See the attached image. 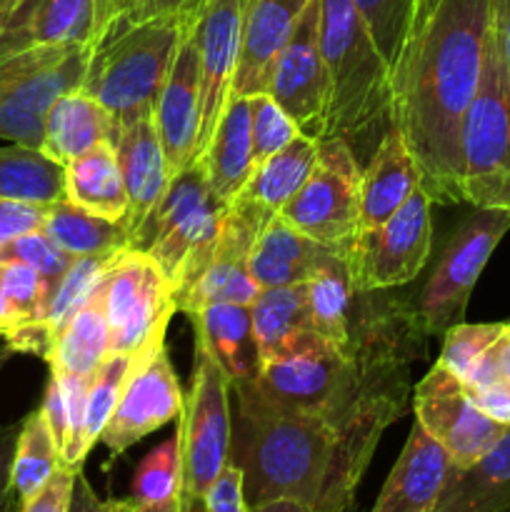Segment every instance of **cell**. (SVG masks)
Returning a JSON list of instances; mask_svg holds the SVG:
<instances>
[{"mask_svg": "<svg viewBox=\"0 0 510 512\" xmlns=\"http://www.w3.org/2000/svg\"><path fill=\"white\" fill-rule=\"evenodd\" d=\"M265 93L290 115L298 130L325 140L328 130V75L320 53V0H313L275 60Z\"/></svg>", "mask_w": 510, "mask_h": 512, "instance_id": "e0dca14e", "label": "cell"}, {"mask_svg": "<svg viewBox=\"0 0 510 512\" xmlns=\"http://www.w3.org/2000/svg\"><path fill=\"white\" fill-rule=\"evenodd\" d=\"M205 512H248L243 493V470L230 460L203 498Z\"/></svg>", "mask_w": 510, "mask_h": 512, "instance_id": "f6af8a7d", "label": "cell"}, {"mask_svg": "<svg viewBox=\"0 0 510 512\" xmlns=\"http://www.w3.org/2000/svg\"><path fill=\"white\" fill-rule=\"evenodd\" d=\"M313 0H245L243 43L233 95L265 93L275 60Z\"/></svg>", "mask_w": 510, "mask_h": 512, "instance_id": "ffe728a7", "label": "cell"}, {"mask_svg": "<svg viewBox=\"0 0 510 512\" xmlns=\"http://www.w3.org/2000/svg\"><path fill=\"white\" fill-rule=\"evenodd\" d=\"M490 23L510 78V0H490Z\"/></svg>", "mask_w": 510, "mask_h": 512, "instance_id": "db71d44e", "label": "cell"}, {"mask_svg": "<svg viewBox=\"0 0 510 512\" xmlns=\"http://www.w3.org/2000/svg\"><path fill=\"white\" fill-rule=\"evenodd\" d=\"M200 113H203L200 60L198 50H195L190 18H185L175 60L170 65L163 90H160L158 105H155V125H158L160 143H163L168 178H175L188 165L195 163Z\"/></svg>", "mask_w": 510, "mask_h": 512, "instance_id": "d6986e66", "label": "cell"}, {"mask_svg": "<svg viewBox=\"0 0 510 512\" xmlns=\"http://www.w3.org/2000/svg\"><path fill=\"white\" fill-rule=\"evenodd\" d=\"M430 245V198L418 188L383 225L358 233L348 255L353 290L370 293L410 283L428 263Z\"/></svg>", "mask_w": 510, "mask_h": 512, "instance_id": "4fadbf2b", "label": "cell"}, {"mask_svg": "<svg viewBox=\"0 0 510 512\" xmlns=\"http://www.w3.org/2000/svg\"><path fill=\"white\" fill-rule=\"evenodd\" d=\"M118 255L120 250L110 255H85V258L70 260L63 278L55 283L53 295H50L48 313H45L43 320V333L45 338H48L50 350H53L58 333L68 325V320L78 313L80 305H83L85 300L98 290V285L108 278L110 268H113Z\"/></svg>", "mask_w": 510, "mask_h": 512, "instance_id": "8d00e7d4", "label": "cell"}, {"mask_svg": "<svg viewBox=\"0 0 510 512\" xmlns=\"http://www.w3.org/2000/svg\"><path fill=\"white\" fill-rule=\"evenodd\" d=\"M320 53L328 75V130L353 148L383 138L393 110V78L353 0H320Z\"/></svg>", "mask_w": 510, "mask_h": 512, "instance_id": "3957f363", "label": "cell"}, {"mask_svg": "<svg viewBox=\"0 0 510 512\" xmlns=\"http://www.w3.org/2000/svg\"><path fill=\"white\" fill-rule=\"evenodd\" d=\"M185 512H205V505H203V500H200V503H195V505H190L188 510Z\"/></svg>", "mask_w": 510, "mask_h": 512, "instance_id": "be15d7a7", "label": "cell"}, {"mask_svg": "<svg viewBox=\"0 0 510 512\" xmlns=\"http://www.w3.org/2000/svg\"><path fill=\"white\" fill-rule=\"evenodd\" d=\"M440 5H443V0H413V13H410V25H408V35H405V40H408L410 35L420 33Z\"/></svg>", "mask_w": 510, "mask_h": 512, "instance_id": "11a10c76", "label": "cell"}, {"mask_svg": "<svg viewBox=\"0 0 510 512\" xmlns=\"http://www.w3.org/2000/svg\"><path fill=\"white\" fill-rule=\"evenodd\" d=\"M3 250V255L8 260H20V263L30 265V268L38 270L43 278H48L50 283H58L63 278V273L70 265V255L63 253L43 230H33V233H25L20 238H15L13 243H8Z\"/></svg>", "mask_w": 510, "mask_h": 512, "instance_id": "7bdbcfd3", "label": "cell"}, {"mask_svg": "<svg viewBox=\"0 0 510 512\" xmlns=\"http://www.w3.org/2000/svg\"><path fill=\"white\" fill-rule=\"evenodd\" d=\"M185 395L180 390L178 375L163 348L148 360H135L118 405L103 430V443L113 455H123L145 435L155 433L170 420L180 418Z\"/></svg>", "mask_w": 510, "mask_h": 512, "instance_id": "ac0fdd59", "label": "cell"}, {"mask_svg": "<svg viewBox=\"0 0 510 512\" xmlns=\"http://www.w3.org/2000/svg\"><path fill=\"white\" fill-rule=\"evenodd\" d=\"M105 140L108 143L115 140V120L98 100L78 88L65 93L50 108L40 153L65 168L70 160L88 153L90 148Z\"/></svg>", "mask_w": 510, "mask_h": 512, "instance_id": "83f0119b", "label": "cell"}, {"mask_svg": "<svg viewBox=\"0 0 510 512\" xmlns=\"http://www.w3.org/2000/svg\"><path fill=\"white\" fill-rule=\"evenodd\" d=\"M298 135V125L268 93L250 95V138H253L255 165L283 150Z\"/></svg>", "mask_w": 510, "mask_h": 512, "instance_id": "b9f144b4", "label": "cell"}, {"mask_svg": "<svg viewBox=\"0 0 510 512\" xmlns=\"http://www.w3.org/2000/svg\"><path fill=\"white\" fill-rule=\"evenodd\" d=\"M113 148L118 153L120 173L128 190V215L123 220V228L128 230L130 238L133 230L158 205L170 183L163 143L155 125V110L138 115L128 123H120L115 128Z\"/></svg>", "mask_w": 510, "mask_h": 512, "instance_id": "44dd1931", "label": "cell"}, {"mask_svg": "<svg viewBox=\"0 0 510 512\" xmlns=\"http://www.w3.org/2000/svg\"><path fill=\"white\" fill-rule=\"evenodd\" d=\"M433 512H510V428L468 468L450 463Z\"/></svg>", "mask_w": 510, "mask_h": 512, "instance_id": "4316f807", "label": "cell"}, {"mask_svg": "<svg viewBox=\"0 0 510 512\" xmlns=\"http://www.w3.org/2000/svg\"><path fill=\"white\" fill-rule=\"evenodd\" d=\"M350 385V363L340 348L310 333L293 350L265 360L253 383H240L278 413L318 415L333 425Z\"/></svg>", "mask_w": 510, "mask_h": 512, "instance_id": "7c38bea8", "label": "cell"}, {"mask_svg": "<svg viewBox=\"0 0 510 512\" xmlns=\"http://www.w3.org/2000/svg\"><path fill=\"white\" fill-rule=\"evenodd\" d=\"M45 420H48V428L53 433L55 445L60 450V463H63V453L68 448V435H70V420H68V405H65V393L60 378L55 373H50L48 388H45L43 403H40Z\"/></svg>", "mask_w": 510, "mask_h": 512, "instance_id": "c3c4849f", "label": "cell"}, {"mask_svg": "<svg viewBox=\"0 0 510 512\" xmlns=\"http://www.w3.org/2000/svg\"><path fill=\"white\" fill-rule=\"evenodd\" d=\"M195 325V345L228 375L230 385L253 383L263 368L250 305L215 303L188 315Z\"/></svg>", "mask_w": 510, "mask_h": 512, "instance_id": "603a6c76", "label": "cell"}, {"mask_svg": "<svg viewBox=\"0 0 510 512\" xmlns=\"http://www.w3.org/2000/svg\"><path fill=\"white\" fill-rule=\"evenodd\" d=\"M318 145L320 140H313L300 133L283 150H278L268 160L255 165L253 175H250L245 188L238 193V198L258 205L260 210H265L273 218L280 215L285 203L308 180L315 158H318Z\"/></svg>", "mask_w": 510, "mask_h": 512, "instance_id": "4dcf8cb0", "label": "cell"}, {"mask_svg": "<svg viewBox=\"0 0 510 512\" xmlns=\"http://www.w3.org/2000/svg\"><path fill=\"white\" fill-rule=\"evenodd\" d=\"M173 283L148 253L123 248L105 280L110 355L148 360L165 345L175 315Z\"/></svg>", "mask_w": 510, "mask_h": 512, "instance_id": "30bf717a", "label": "cell"}, {"mask_svg": "<svg viewBox=\"0 0 510 512\" xmlns=\"http://www.w3.org/2000/svg\"><path fill=\"white\" fill-rule=\"evenodd\" d=\"M0 198L35 205L65 200V168L35 148H0Z\"/></svg>", "mask_w": 510, "mask_h": 512, "instance_id": "e575fe53", "label": "cell"}, {"mask_svg": "<svg viewBox=\"0 0 510 512\" xmlns=\"http://www.w3.org/2000/svg\"><path fill=\"white\" fill-rule=\"evenodd\" d=\"M135 3H138V0H113L115 10H118V18H125V15L135 8Z\"/></svg>", "mask_w": 510, "mask_h": 512, "instance_id": "91938a15", "label": "cell"}, {"mask_svg": "<svg viewBox=\"0 0 510 512\" xmlns=\"http://www.w3.org/2000/svg\"><path fill=\"white\" fill-rule=\"evenodd\" d=\"M503 325L505 323L455 325V328H450L448 333L443 335L445 340L438 363L465 385L470 380V375L475 373V368L480 365V360L485 358L490 345H493L495 340H498V335L503 333Z\"/></svg>", "mask_w": 510, "mask_h": 512, "instance_id": "ab89813d", "label": "cell"}, {"mask_svg": "<svg viewBox=\"0 0 510 512\" xmlns=\"http://www.w3.org/2000/svg\"><path fill=\"white\" fill-rule=\"evenodd\" d=\"M360 178L358 155L345 140H320L308 180L285 203L280 218L348 258L358 238Z\"/></svg>", "mask_w": 510, "mask_h": 512, "instance_id": "8fae6325", "label": "cell"}, {"mask_svg": "<svg viewBox=\"0 0 510 512\" xmlns=\"http://www.w3.org/2000/svg\"><path fill=\"white\" fill-rule=\"evenodd\" d=\"M183 28L185 18L115 20L93 50L80 90L108 110L115 128L155 110Z\"/></svg>", "mask_w": 510, "mask_h": 512, "instance_id": "277c9868", "label": "cell"}, {"mask_svg": "<svg viewBox=\"0 0 510 512\" xmlns=\"http://www.w3.org/2000/svg\"><path fill=\"white\" fill-rule=\"evenodd\" d=\"M20 423L0 425V512H10L15 503L13 490V455L18 443Z\"/></svg>", "mask_w": 510, "mask_h": 512, "instance_id": "681fc988", "label": "cell"}, {"mask_svg": "<svg viewBox=\"0 0 510 512\" xmlns=\"http://www.w3.org/2000/svg\"><path fill=\"white\" fill-rule=\"evenodd\" d=\"M415 423L448 453L455 468L483 458L508 428L490 420L470 400L465 385L435 363L413 388Z\"/></svg>", "mask_w": 510, "mask_h": 512, "instance_id": "5bb4252c", "label": "cell"}, {"mask_svg": "<svg viewBox=\"0 0 510 512\" xmlns=\"http://www.w3.org/2000/svg\"><path fill=\"white\" fill-rule=\"evenodd\" d=\"M10 328H13V318H10L8 303H5L3 288H0V340H5V338H8Z\"/></svg>", "mask_w": 510, "mask_h": 512, "instance_id": "680465c9", "label": "cell"}, {"mask_svg": "<svg viewBox=\"0 0 510 512\" xmlns=\"http://www.w3.org/2000/svg\"><path fill=\"white\" fill-rule=\"evenodd\" d=\"M360 18L368 25L380 55L388 68L393 70L400 50H403L405 35H408L413 0H353Z\"/></svg>", "mask_w": 510, "mask_h": 512, "instance_id": "60d3db41", "label": "cell"}, {"mask_svg": "<svg viewBox=\"0 0 510 512\" xmlns=\"http://www.w3.org/2000/svg\"><path fill=\"white\" fill-rule=\"evenodd\" d=\"M118 512H180V500L170 498L165 503H138V500H118Z\"/></svg>", "mask_w": 510, "mask_h": 512, "instance_id": "9f6ffc18", "label": "cell"}, {"mask_svg": "<svg viewBox=\"0 0 510 512\" xmlns=\"http://www.w3.org/2000/svg\"><path fill=\"white\" fill-rule=\"evenodd\" d=\"M243 15L245 0H200L198 8L188 15L200 60V98H203L195 160L203 158L208 150L233 95L240 43H243Z\"/></svg>", "mask_w": 510, "mask_h": 512, "instance_id": "9a60e30c", "label": "cell"}, {"mask_svg": "<svg viewBox=\"0 0 510 512\" xmlns=\"http://www.w3.org/2000/svg\"><path fill=\"white\" fill-rule=\"evenodd\" d=\"M463 198L510 213V78L490 23L478 93L463 123Z\"/></svg>", "mask_w": 510, "mask_h": 512, "instance_id": "8992f818", "label": "cell"}, {"mask_svg": "<svg viewBox=\"0 0 510 512\" xmlns=\"http://www.w3.org/2000/svg\"><path fill=\"white\" fill-rule=\"evenodd\" d=\"M48 205L25 203V200L0 198V248L33 230H43Z\"/></svg>", "mask_w": 510, "mask_h": 512, "instance_id": "ee69618b", "label": "cell"}, {"mask_svg": "<svg viewBox=\"0 0 510 512\" xmlns=\"http://www.w3.org/2000/svg\"><path fill=\"white\" fill-rule=\"evenodd\" d=\"M510 233V213L473 208L450 233L433 273L418 295H410L425 335H445L465 323L470 295L490 255Z\"/></svg>", "mask_w": 510, "mask_h": 512, "instance_id": "ba28073f", "label": "cell"}, {"mask_svg": "<svg viewBox=\"0 0 510 512\" xmlns=\"http://www.w3.org/2000/svg\"><path fill=\"white\" fill-rule=\"evenodd\" d=\"M250 315H253L255 338H258L263 363L288 353L300 340L315 333L305 283L260 290L255 303L250 305Z\"/></svg>", "mask_w": 510, "mask_h": 512, "instance_id": "1f68e13d", "label": "cell"}, {"mask_svg": "<svg viewBox=\"0 0 510 512\" xmlns=\"http://www.w3.org/2000/svg\"><path fill=\"white\" fill-rule=\"evenodd\" d=\"M133 365V355H108V360L90 378L88 398H85V453H90V448L103 438L105 425L118 405Z\"/></svg>", "mask_w": 510, "mask_h": 512, "instance_id": "74e56055", "label": "cell"}, {"mask_svg": "<svg viewBox=\"0 0 510 512\" xmlns=\"http://www.w3.org/2000/svg\"><path fill=\"white\" fill-rule=\"evenodd\" d=\"M248 512H320V510L310 508V505L305 503H298V500H270V503L253 505V508H248Z\"/></svg>", "mask_w": 510, "mask_h": 512, "instance_id": "6f0895ef", "label": "cell"}, {"mask_svg": "<svg viewBox=\"0 0 510 512\" xmlns=\"http://www.w3.org/2000/svg\"><path fill=\"white\" fill-rule=\"evenodd\" d=\"M418 188V173L405 148L403 135L390 125L375 145L370 163L365 165L360 178L358 233L383 225Z\"/></svg>", "mask_w": 510, "mask_h": 512, "instance_id": "cb8c5ba5", "label": "cell"}, {"mask_svg": "<svg viewBox=\"0 0 510 512\" xmlns=\"http://www.w3.org/2000/svg\"><path fill=\"white\" fill-rule=\"evenodd\" d=\"M105 280L55 338L53 350L45 360L53 373L93 378L95 370L108 360L110 330L105 313Z\"/></svg>", "mask_w": 510, "mask_h": 512, "instance_id": "f546056e", "label": "cell"}, {"mask_svg": "<svg viewBox=\"0 0 510 512\" xmlns=\"http://www.w3.org/2000/svg\"><path fill=\"white\" fill-rule=\"evenodd\" d=\"M228 205L215 198L200 163L170 178L163 198L133 230L128 245L148 253L173 283L178 300L213 258Z\"/></svg>", "mask_w": 510, "mask_h": 512, "instance_id": "5b68a950", "label": "cell"}, {"mask_svg": "<svg viewBox=\"0 0 510 512\" xmlns=\"http://www.w3.org/2000/svg\"><path fill=\"white\" fill-rule=\"evenodd\" d=\"M495 380H500V383H505L510 388V323L503 325V333L490 345V350L480 360L475 373L470 375L465 388H480V385L495 383Z\"/></svg>", "mask_w": 510, "mask_h": 512, "instance_id": "bcb514c9", "label": "cell"}, {"mask_svg": "<svg viewBox=\"0 0 510 512\" xmlns=\"http://www.w3.org/2000/svg\"><path fill=\"white\" fill-rule=\"evenodd\" d=\"M78 470L60 465L58 473L48 480V485H45L35 498H30L28 503L20 505L18 512H68L70 493H73V480Z\"/></svg>", "mask_w": 510, "mask_h": 512, "instance_id": "7dc6e473", "label": "cell"}, {"mask_svg": "<svg viewBox=\"0 0 510 512\" xmlns=\"http://www.w3.org/2000/svg\"><path fill=\"white\" fill-rule=\"evenodd\" d=\"M43 233L70 258L110 255L128 248V230L118 220L100 218L68 198L45 208Z\"/></svg>", "mask_w": 510, "mask_h": 512, "instance_id": "d6a6232c", "label": "cell"}, {"mask_svg": "<svg viewBox=\"0 0 510 512\" xmlns=\"http://www.w3.org/2000/svg\"><path fill=\"white\" fill-rule=\"evenodd\" d=\"M238 395L230 460L243 470L248 508L298 500L320 512H353L360 473L345 455L335 425L318 415L278 413L250 390Z\"/></svg>", "mask_w": 510, "mask_h": 512, "instance_id": "7a4b0ae2", "label": "cell"}, {"mask_svg": "<svg viewBox=\"0 0 510 512\" xmlns=\"http://www.w3.org/2000/svg\"><path fill=\"white\" fill-rule=\"evenodd\" d=\"M180 480H183V455H180V438L175 433L163 445L150 450L138 465L130 485V498L138 503H165L180 495Z\"/></svg>", "mask_w": 510, "mask_h": 512, "instance_id": "f35d334b", "label": "cell"}, {"mask_svg": "<svg viewBox=\"0 0 510 512\" xmlns=\"http://www.w3.org/2000/svg\"><path fill=\"white\" fill-rule=\"evenodd\" d=\"M115 20L113 0H18L0 20V58L33 48H98Z\"/></svg>", "mask_w": 510, "mask_h": 512, "instance_id": "2e32d148", "label": "cell"}, {"mask_svg": "<svg viewBox=\"0 0 510 512\" xmlns=\"http://www.w3.org/2000/svg\"><path fill=\"white\" fill-rule=\"evenodd\" d=\"M230 385L228 375L200 345H195L193 380L180 410V455H183V480H180V512L200 503L230 463Z\"/></svg>", "mask_w": 510, "mask_h": 512, "instance_id": "9c48e42d", "label": "cell"}, {"mask_svg": "<svg viewBox=\"0 0 510 512\" xmlns=\"http://www.w3.org/2000/svg\"><path fill=\"white\" fill-rule=\"evenodd\" d=\"M305 293H308V310L315 333L335 348H343L348 340L350 310L355 298L348 258L338 253L330 255L305 283Z\"/></svg>", "mask_w": 510, "mask_h": 512, "instance_id": "836d02e7", "label": "cell"}, {"mask_svg": "<svg viewBox=\"0 0 510 512\" xmlns=\"http://www.w3.org/2000/svg\"><path fill=\"white\" fill-rule=\"evenodd\" d=\"M68 512H118V500H100L95 490L90 488L83 470L75 473L73 493H70Z\"/></svg>", "mask_w": 510, "mask_h": 512, "instance_id": "f5cc1de1", "label": "cell"}, {"mask_svg": "<svg viewBox=\"0 0 510 512\" xmlns=\"http://www.w3.org/2000/svg\"><path fill=\"white\" fill-rule=\"evenodd\" d=\"M60 450L48 428L43 410H33L20 420L18 443L13 455V490L18 505L28 503L48 485L60 468Z\"/></svg>", "mask_w": 510, "mask_h": 512, "instance_id": "d590c367", "label": "cell"}, {"mask_svg": "<svg viewBox=\"0 0 510 512\" xmlns=\"http://www.w3.org/2000/svg\"><path fill=\"white\" fill-rule=\"evenodd\" d=\"M333 253L338 250L308 238L278 215L255 240L248 255V270L260 290L285 288V285L308 283L315 270Z\"/></svg>", "mask_w": 510, "mask_h": 512, "instance_id": "d4e9b609", "label": "cell"}, {"mask_svg": "<svg viewBox=\"0 0 510 512\" xmlns=\"http://www.w3.org/2000/svg\"><path fill=\"white\" fill-rule=\"evenodd\" d=\"M448 470V453L415 423L370 512H433Z\"/></svg>", "mask_w": 510, "mask_h": 512, "instance_id": "7402d4cb", "label": "cell"}, {"mask_svg": "<svg viewBox=\"0 0 510 512\" xmlns=\"http://www.w3.org/2000/svg\"><path fill=\"white\" fill-rule=\"evenodd\" d=\"M15 3H18V0H0V20H3L5 15L15 8Z\"/></svg>", "mask_w": 510, "mask_h": 512, "instance_id": "6125c7cd", "label": "cell"}, {"mask_svg": "<svg viewBox=\"0 0 510 512\" xmlns=\"http://www.w3.org/2000/svg\"><path fill=\"white\" fill-rule=\"evenodd\" d=\"M95 48H33L0 58V138L40 150L50 108L83 88Z\"/></svg>", "mask_w": 510, "mask_h": 512, "instance_id": "52a82bcc", "label": "cell"}, {"mask_svg": "<svg viewBox=\"0 0 510 512\" xmlns=\"http://www.w3.org/2000/svg\"><path fill=\"white\" fill-rule=\"evenodd\" d=\"M65 198L100 218L123 223L128 215V190L113 143H98L65 165Z\"/></svg>", "mask_w": 510, "mask_h": 512, "instance_id": "f1b7e54d", "label": "cell"}, {"mask_svg": "<svg viewBox=\"0 0 510 512\" xmlns=\"http://www.w3.org/2000/svg\"><path fill=\"white\" fill-rule=\"evenodd\" d=\"M3 263H5V255H3V250H0V268H3Z\"/></svg>", "mask_w": 510, "mask_h": 512, "instance_id": "e7e4bbea", "label": "cell"}, {"mask_svg": "<svg viewBox=\"0 0 510 512\" xmlns=\"http://www.w3.org/2000/svg\"><path fill=\"white\" fill-rule=\"evenodd\" d=\"M13 353H15V350L10 348V345L3 340V343H0V373H3L5 365L10 363V358H13Z\"/></svg>", "mask_w": 510, "mask_h": 512, "instance_id": "94428289", "label": "cell"}, {"mask_svg": "<svg viewBox=\"0 0 510 512\" xmlns=\"http://www.w3.org/2000/svg\"><path fill=\"white\" fill-rule=\"evenodd\" d=\"M468 390L470 400L488 415L490 420L500 423L503 428H510V388L500 380L480 388H465Z\"/></svg>", "mask_w": 510, "mask_h": 512, "instance_id": "f907efd6", "label": "cell"}, {"mask_svg": "<svg viewBox=\"0 0 510 512\" xmlns=\"http://www.w3.org/2000/svg\"><path fill=\"white\" fill-rule=\"evenodd\" d=\"M488 30L490 0H443L390 70V125L403 135L430 203H465L463 123L478 93Z\"/></svg>", "mask_w": 510, "mask_h": 512, "instance_id": "6da1fadb", "label": "cell"}, {"mask_svg": "<svg viewBox=\"0 0 510 512\" xmlns=\"http://www.w3.org/2000/svg\"><path fill=\"white\" fill-rule=\"evenodd\" d=\"M195 163L203 165L205 180L215 198L223 200L225 205L238 198L255 168L253 138H250V98L230 95L228 108L220 118L208 150Z\"/></svg>", "mask_w": 510, "mask_h": 512, "instance_id": "484cf974", "label": "cell"}, {"mask_svg": "<svg viewBox=\"0 0 510 512\" xmlns=\"http://www.w3.org/2000/svg\"><path fill=\"white\" fill-rule=\"evenodd\" d=\"M200 0H138L135 8L130 10L125 18L128 23H138V20H150V18H188L195 8H198Z\"/></svg>", "mask_w": 510, "mask_h": 512, "instance_id": "816d5d0a", "label": "cell"}]
</instances>
